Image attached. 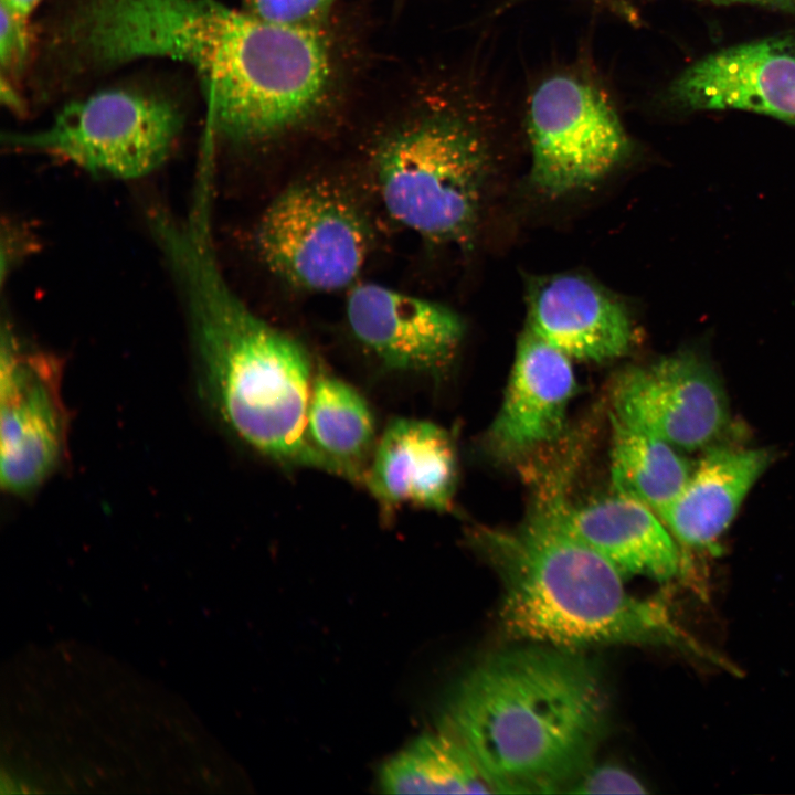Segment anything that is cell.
Segmentation results:
<instances>
[{
	"mask_svg": "<svg viewBox=\"0 0 795 795\" xmlns=\"http://www.w3.org/2000/svg\"><path fill=\"white\" fill-rule=\"evenodd\" d=\"M390 794L494 793L464 746L441 731L417 738L381 768Z\"/></svg>",
	"mask_w": 795,
	"mask_h": 795,
	"instance_id": "19",
	"label": "cell"
},
{
	"mask_svg": "<svg viewBox=\"0 0 795 795\" xmlns=\"http://www.w3.org/2000/svg\"><path fill=\"white\" fill-rule=\"evenodd\" d=\"M471 542L500 580L499 619L513 639L576 651L665 645L710 656L662 600L627 592L619 571L569 534L547 502L516 529H476Z\"/></svg>",
	"mask_w": 795,
	"mask_h": 795,
	"instance_id": "3",
	"label": "cell"
},
{
	"mask_svg": "<svg viewBox=\"0 0 795 795\" xmlns=\"http://www.w3.org/2000/svg\"><path fill=\"white\" fill-rule=\"evenodd\" d=\"M720 3L746 2L795 11V0H711Z\"/></svg>",
	"mask_w": 795,
	"mask_h": 795,
	"instance_id": "25",
	"label": "cell"
},
{
	"mask_svg": "<svg viewBox=\"0 0 795 795\" xmlns=\"http://www.w3.org/2000/svg\"><path fill=\"white\" fill-rule=\"evenodd\" d=\"M614 418L678 449L709 446L730 422L722 383L691 353L623 372L612 391Z\"/></svg>",
	"mask_w": 795,
	"mask_h": 795,
	"instance_id": "9",
	"label": "cell"
},
{
	"mask_svg": "<svg viewBox=\"0 0 795 795\" xmlns=\"http://www.w3.org/2000/svg\"><path fill=\"white\" fill-rule=\"evenodd\" d=\"M456 480L457 456L449 434L413 418H396L388 425L364 479L382 504L439 511L449 508Z\"/></svg>",
	"mask_w": 795,
	"mask_h": 795,
	"instance_id": "15",
	"label": "cell"
},
{
	"mask_svg": "<svg viewBox=\"0 0 795 795\" xmlns=\"http://www.w3.org/2000/svg\"><path fill=\"white\" fill-rule=\"evenodd\" d=\"M570 358L526 331L517 346L501 407L487 434L498 459L512 460L555 439L574 392Z\"/></svg>",
	"mask_w": 795,
	"mask_h": 795,
	"instance_id": "12",
	"label": "cell"
},
{
	"mask_svg": "<svg viewBox=\"0 0 795 795\" xmlns=\"http://www.w3.org/2000/svg\"><path fill=\"white\" fill-rule=\"evenodd\" d=\"M547 502L569 534L605 558L624 577L668 581L678 574L677 544L647 505L618 494L574 508L556 495Z\"/></svg>",
	"mask_w": 795,
	"mask_h": 795,
	"instance_id": "14",
	"label": "cell"
},
{
	"mask_svg": "<svg viewBox=\"0 0 795 795\" xmlns=\"http://www.w3.org/2000/svg\"><path fill=\"white\" fill-rule=\"evenodd\" d=\"M593 4L605 9L618 18L626 17L632 9V4L627 0H589Z\"/></svg>",
	"mask_w": 795,
	"mask_h": 795,
	"instance_id": "24",
	"label": "cell"
},
{
	"mask_svg": "<svg viewBox=\"0 0 795 795\" xmlns=\"http://www.w3.org/2000/svg\"><path fill=\"white\" fill-rule=\"evenodd\" d=\"M243 10L272 23L317 29L336 0H241Z\"/></svg>",
	"mask_w": 795,
	"mask_h": 795,
	"instance_id": "20",
	"label": "cell"
},
{
	"mask_svg": "<svg viewBox=\"0 0 795 795\" xmlns=\"http://www.w3.org/2000/svg\"><path fill=\"white\" fill-rule=\"evenodd\" d=\"M771 459V454L761 448H709L692 467L679 496L659 517L683 545H713Z\"/></svg>",
	"mask_w": 795,
	"mask_h": 795,
	"instance_id": "16",
	"label": "cell"
},
{
	"mask_svg": "<svg viewBox=\"0 0 795 795\" xmlns=\"http://www.w3.org/2000/svg\"><path fill=\"white\" fill-rule=\"evenodd\" d=\"M527 128L531 181L559 197L598 181L629 151V140L606 94L572 73L553 74L530 95Z\"/></svg>",
	"mask_w": 795,
	"mask_h": 795,
	"instance_id": "7",
	"label": "cell"
},
{
	"mask_svg": "<svg viewBox=\"0 0 795 795\" xmlns=\"http://www.w3.org/2000/svg\"><path fill=\"white\" fill-rule=\"evenodd\" d=\"M181 130L182 115L169 100L113 88L71 102L45 127L9 134L3 142L96 177L134 180L166 162Z\"/></svg>",
	"mask_w": 795,
	"mask_h": 795,
	"instance_id": "5",
	"label": "cell"
},
{
	"mask_svg": "<svg viewBox=\"0 0 795 795\" xmlns=\"http://www.w3.org/2000/svg\"><path fill=\"white\" fill-rule=\"evenodd\" d=\"M645 792L644 785L634 775L613 765H590L566 791L575 794H644Z\"/></svg>",
	"mask_w": 795,
	"mask_h": 795,
	"instance_id": "21",
	"label": "cell"
},
{
	"mask_svg": "<svg viewBox=\"0 0 795 795\" xmlns=\"http://www.w3.org/2000/svg\"><path fill=\"white\" fill-rule=\"evenodd\" d=\"M528 320V330L569 358L611 360L625 354L633 342L624 306L579 275H553L534 283Z\"/></svg>",
	"mask_w": 795,
	"mask_h": 795,
	"instance_id": "13",
	"label": "cell"
},
{
	"mask_svg": "<svg viewBox=\"0 0 795 795\" xmlns=\"http://www.w3.org/2000/svg\"><path fill=\"white\" fill-rule=\"evenodd\" d=\"M26 25L15 20L1 7L0 57L2 68L18 66L26 52Z\"/></svg>",
	"mask_w": 795,
	"mask_h": 795,
	"instance_id": "22",
	"label": "cell"
},
{
	"mask_svg": "<svg viewBox=\"0 0 795 795\" xmlns=\"http://www.w3.org/2000/svg\"><path fill=\"white\" fill-rule=\"evenodd\" d=\"M373 167L382 204L394 221L434 243L470 237L488 152L469 120L442 113L407 124L380 145Z\"/></svg>",
	"mask_w": 795,
	"mask_h": 795,
	"instance_id": "4",
	"label": "cell"
},
{
	"mask_svg": "<svg viewBox=\"0 0 795 795\" xmlns=\"http://www.w3.org/2000/svg\"><path fill=\"white\" fill-rule=\"evenodd\" d=\"M606 721L596 666L545 645L502 650L451 689L441 731L469 753L494 793L566 792L590 765Z\"/></svg>",
	"mask_w": 795,
	"mask_h": 795,
	"instance_id": "2",
	"label": "cell"
},
{
	"mask_svg": "<svg viewBox=\"0 0 795 795\" xmlns=\"http://www.w3.org/2000/svg\"><path fill=\"white\" fill-rule=\"evenodd\" d=\"M186 312L203 388L223 422L248 446L285 466L343 477L311 443V368L304 348L258 318L218 264L208 210L166 208L147 218Z\"/></svg>",
	"mask_w": 795,
	"mask_h": 795,
	"instance_id": "1",
	"label": "cell"
},
{
	"mask_svg": "<svg viewBox=\"0 0 795 795\" xmlns=\"http://www.w3.org/2000/svg\"><path fill=\"white\" fill-rule=\"evenodd\" d=\"M41 0H1V7L20 23L26 25L28 20Z\"/></svg>",
	"mask_w": 795,
	"mask_h": 795,
	"instance_id": "23",
	"label": "cell"
},
{
	"mask_svg": "<svg viewBox=\"0 0 795 795\" xmlns=\"http://www.w3.org/2000/svg\"><path fill=\"white\" fill-rule=\"evenodd\" d=\"M671 97L693 109H742L795 125V39L770 38L724 49L689 66Z\"/></svg>",
	"mask_w": 795,
	"mask_h": 795,
	"instance_id": "11",
	"label": "cell"
},
{
	"mask_svg": "<svg viewBox=\"0 0 795 795\" xmlns=\"http://www.w3.org/2000/svg\"><path fill=\"white\" fill-rule=\"evenodd\" d=\"M312 445L352 481L365 479L374 421L365 400L348 383L320 374L312 382L307 415Z\"/></svg>",
	"mask_w": 795,
	"mask_h": 795,
	"instance_id": "17",
	"label": "cell"
},
{
	"mask_svg": "<svg viewBox=\"0 0 795 795\" xmlns=\"http://www.w3.org/2000/svg\"><path fill=\"white\" fill-rule=\"evenodd\" d=\"M256 239L264 263L276 276L318 293L352 284L370 247L357 206L320 181L299 182L279 193L265 210Z\"/></svg>",
	"mask_w": 795,
	"mask_h": 795,
	"instance_id": "6",
	"label": "cell"
},
{
	"mask_svg": "<svg viewBox=\"0 0 795 795\" xmlns=\"http://www.w3.org/2000/svg\"><path fill=\"white\" fill-rule=\"evenodd\" d=\"M611 477L616 494L660 516L683 489L692 467L668 442L613 417Z\"/></svg>",
	"mask_w": 795,
	"mask_h": 795,
	"instance_id": "18",
	"label": "cell"
},
{
	"mask_svg": "<svg viewBox=\"0 0 795 795\" xmlns=\"http://www.w3.org/2000/svg\"><path fill=\"white\" fill-rule=\"evenodd\" d=\"M346 309L354 337L399 371L443 370L464 335L463 321L451 308L373 283L354 286Z\"/></svg>",
	"mask_w": 795,
	"mask_h": 795,
	"instance_id": "10",
	"label": "cell"
},
{
	"mask_svg": "<svg viewBox=\"0 0 795 795\" xmlns=\"http://www.w3.org/2000/svg\"><path fill=\"white\" fill-rule=\"evenodd\" d=\"M1 485L28 495L57 468L66 443L60 368L4 325L0 359Z\"/></svg>",
	"mask_w": 795,
	"mask_h": 795,
	"instance_id": "8",
	"label": "cell"
}]
</instances>
